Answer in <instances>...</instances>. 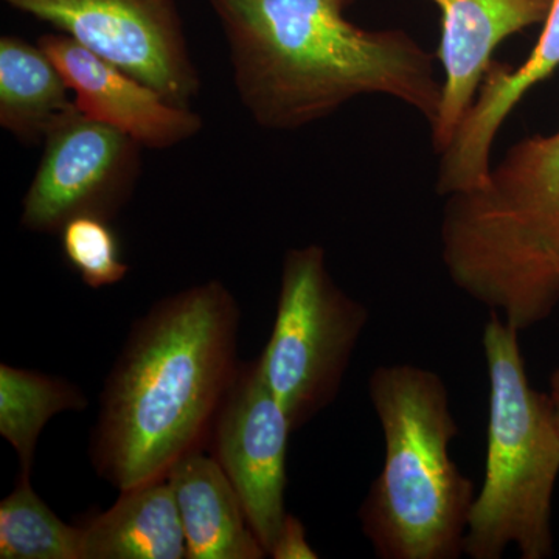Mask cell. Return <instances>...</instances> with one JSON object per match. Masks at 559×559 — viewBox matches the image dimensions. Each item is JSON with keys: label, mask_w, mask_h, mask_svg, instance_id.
<instances>
[{"label": "cell", "mask_w": 559, "mask_h": 559, "mask_svg": "<svg viewBox=\"0 0 559 559\" xmlns=\"http://www.w3.org/2000/svg\"><path fill=\"white\" fill-rule=\"evenodd\" d=\"M369 396L384 437V463L359 509L360 528L380 559L463 555L474 481L451 457L459 426L436 371L412 364L373 370Z\"/></svg>", "instance_id": "cell-4"}, {"label": "cell", "mask_w": 559, "mask_h": 559, "mask_svg": "<svg viewBox=\"0 0 559 559\" xmlns=\"http://www.w3.org/2000/svg\"><path fill=\"white\" fill-rule=\"evenodd\" d=\"M441 11L437 60L443 69L441 102L430 124L432 145L441 154L476 100L492 53L514 33L544 24L554 0H430Z\"/></svg>", "instance_id": "cell-11"}, {"label": "cell", "mask_w": 559, "mask_h": 559, "mask_svg": "<svg viewBox=\"0 0 559 559\" xmlns=\"http://www.w3.org/2000/svg\"><path fill=\"white\" fill-rule=\"evenodd\" d=\"M337 3L342 7V9H345V5L349 2V0H336Z\"/></svg>", "instance_id": "cell-21"}, {"label": "cell", "mask_w": 559, "mask_h": 559, "mask_svg": "<svg viewBox=\"0 0 559 559\" xmlns=\"http://www.w3.org/2000/svg\"><path fill=\"white\" fill-rule=\"evenodd\" d=\"M293 432L288 414L264 380L259 358L240 364L213 419L207 444L234 485L267 557L288 514L286 457Z\"/></svg>", "instance_id": "cell-9"}, {"label": "cell", "mask_w": 559, "mask_h": 559, "mask_svg": "<svg viewBox=\"0 0 559 559\" xmlns=\"http://www.w3.org/2000/svg\"><path fill=\"white\" fill-rule=\"evenodd\" d=\"M241 311L219 280L165 297L135 320L106 378L92 465L120 489L164 479L209 443L237 373Z\"/></svg>", "instance_id": "cell-1"}, {"label": "cell", "mask_w": 559, "mask_h": 559, "mask_svg": "<svg viewBox=\"0 0 559 559\" xmlns=\"http://www.w3.org/2000/svg\"><path fill=\"white\" fill-rule=\"evenodd\" d=\"M38 170L22 201L21 226L60 234L76 216L112 219L140 173L142 146L79 109L62 117L43 142Z\"/></svg>", "instance_id": "cell-8"}, {"label": "cell", "mask_w": 559, "mask_h": 559, "mask_svg": "<svg viewBox=\"0 0 559 559\" xmlns=\"http://www.w3.org/2000/svg\"><path fill=\"white\" fill-rule=\"evenodd\" d=\"M38 44L60 69L76 109L123 132L142 148H171L202 130L200 114L165 100L148 84L64 33H47Z\"/></svg>", "instance_id": "cell-10"}, {"label": "cell", "mask_w": 559, "mask_h": 559, "mask_svg": "<svg viewBox=\"0 0 559 559\" xmlns=\"http://www.w3.org/2000/svg\"><path fill=\"white\" fill-rule=\"evenodd\" d=\"M369 320L366 305L331 277L325 250L286 252L274 326L259 360L294 432L337 399Z\"/></svg>", "instance_id": "cell-6"}, {"label": "cell", "mask_w": 559, "mask_h": 559, "mask_svg": "<svg viewBox=\"0 0 559 559\" xmlns=\"http://www.w3.org/2000/svg\"><path fill=\"white\" fill-rule=\"evenodd\" d=\"M32 476L0 502V558L84 559L83 527L60 520L36 495Z\"/></svg>", "instance_id": "cell-17"}, {"label": "cell", "mask_w": 559, "mask_h": 559, "mask_svg": "<svg viewBox=\"0 0 559 559\" xmlns=\"http://www.w3.org/2000/svg\"><path fill=\"white\" fill-rule=\"evenodd\" d=\"M187 540V559L267 557L240 498L205 448L190 451L168 471Z\"/></svg>", "instance_id": "cell-13"}, {"label": "cell", "mask_w": 559, "mask_h": 559, "mask_svg": "<svg viewBox=\"0 0 559 559\" xmlns=\"http://www.w3.org/2000/svg\"><path fill=\"white\" fill-rule=\"evenodd\" d=\"M488 371L487 462L463 555L522 559L554 555L551 509L559 477V425L549 393L533 388L520 331L496 311L481 334Z\"/></svg>", "instance_id": "cell-5"}, {"label": "cell", "mask_w": 559, "mask_h": 559, "mask_svg": "<svg viewBox=\"0 0 559 559\" xmlns=\"http://www.w3.org/2000/svg\"><path fill=\"white\" fill-rule=\"evenodd\" d=\"M270 557L274 559H318L319 554L312 549L310 540H308L307 528L301 524L299 518L286 514L277 539L270 551Z\"/></svg>", "instance_id": "cell-19"}, {"label": "cell", "mask_w": 559, "mask_h": 559, "mask_svg": "<svg viewBox=\"0 0 559 559\" xmlns=\"http://www.w3.org/2000/svg\"><path fill=\"white\" fill-rule=\"evenodd\" d=\"M83 527L84 559H186L182 521L167 477L120 489Z\"/></svg>", "instance_id": "cell-14"}, {"label": "cell", "mask_w": 559, "mask_h": 559, "mask_svg": "<svg viewBox=\"0 0 559 559\" xmlns=\"http://www.w3.org/2000/svg\"><path fill=\"white\" fill-rule=\"evenodd\" d=\"M226 33L235 86L252 119L299 130L362 95L437 119V55L403 31H364L336 0H209Z\"/></svg>", "instance_id": "cell-2"}, {"label": "cell", "mask_w": 559, "mask_h": 559, "mask_svg": "<svg viewBox=\"0 0 559 559\" xmlns=\"http://www.w3.org/2000/svg\"><path fill=\"white\" fill-rule=\"evenodd\" d=\"M187 106L201 81L175 0H3Z\"/></svg>", "instance_id": "cell-7"}, {"label": "cell", "mask_w": 559, "mask_h": 559, "mask_svg": "<svg viewBox=\"0 0 559 559\" xmlns=\"http://www.w3.org/2000/svg\"><path fill=\"white\" fill-rule=\"evenodd\" d=\"M549 396L551 404H554L555 415H557L559 425V367L551 373Z\"/></svg>", "instance_id": "cell-20"}, {"label": "cell", "mask_w": 559, "mask_h": 559, "mask_svg": "<svg viewBox=\"0 0 559 559\" xmlns=\"http://www.w3.org/2000/svg\"><path fill=\"white\" fill-rule=\"evenodd\" d=\"M441 260L451 282L520 333L559 304V131L514 143L481 186L447 198Z\"/></svg>", "instance_id": "cell-3"}, {"label": "cell", "mask_w": 559, "mask_h": 559, "mask_svg": "<svg viewBox=\"0 0 559 559\" xmlns=\"http://www.w3.org/2000/svg\"><path fill=\"white\" fill-rule=\"evenodd\" d=\"M103 216L83 215L62 227L61 248L69 266L92 289L120 283L130 272L121 259L120 240Z\"/></svg>", "instance_id": "cell-18"}, {"label": "cell", "mask_w": 559, "mask_h": 559, "mask_svg": "<svg viewBox=\"0 0 559 559\" xmlns=\"http://www.w3.org/2000/svg\"><path fill=\"white\" fill-rule=\"evenodd\" d=\"M70 87L49 55L25 39H0V127L20 142L43 143L76 108Z\"/></svg>", "instance_id": "cell-15"}, {"label": "cell", "mask_w": 559, "mask_h": 559, "mask_svg": "<svg viewBox=\"0 0 559 559\" xmlns=\"http://www.w3.org/2000/svg\"><path fill=\"white\" fill-rule=\"evenodd\" d=\"M554 267H555V271H557L559 274V260L554 261Z\"/></svg>", "instance_id": "cell-22"}, {"label": "cell", "mask_w": 559, "mask_h": 559, "mask_svg": "<svg viewBox=\"0 0 559 559\" xmlns=\"http://www.w3.org/2000/svg\"><path fill=\"white\" fill-rule=\"evenodd\" d=\"M83 390L62 378L0 364V436L16 451L20 476H32L40 432L61 412L83 411Z\"/></svg>", "instance_id": "cell-16"}, {"label": "cell", "mask_w": 559, "mask_h": 559, "mask_svg": "<svg viewBox=\"0 0 559 559\" xmlns=\"http://www.w3.org/2000/svg\"><path fill=\"white\" fill-rule=\"evenodd\" d=\"M559 68V0H554L535 49L518 68L492 62L476 100L454 139L440 154L437 191L441 197L481 186L491 168L492 143L511 110L536 84Z\"/></svg>", "instance_id": "cell-12"}]
</instances>
